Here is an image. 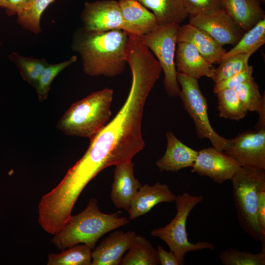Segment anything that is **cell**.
I'll return each mask as SVG.
<instances>
[{
  "instance_id": "6da1fadb",
  "label": "cell",
  "mask_w": 265,
  "mask_h": 265,
  "mask_svg": "<svg viewBox=\"0 0 265 265\" xmlns=\"http://www.w3.org/2000/svg\"><path fill=\"white\" fill-rule=\"evenodd\" d=\"M129 34L121 29L106 31L78 29L72 37V49L78 53L83 71L92 77H115L127 63L126 49Z\"/></svg>"
},
{
  "instance_id": "7a4b0ae2",
  "label": "cell",
  "mask_w": 265,
  "mask_h": 265,
  "mask_svg": "<svg viewBox=\"0 0 265 265\" xmlns=\"http://www.w3.org/2000/svg\"><path fill=\"white\" fill-rule=\"evenodd\" d=\"M126 217L119 213L111 214L101 212L95 198L89 200L86 208L80 213L72 216L69 222L54 235L52 242L59 250H64L83 243L92 250L98 239L106 233L129 222Z\"/></svg>"
},
{
  "instance_id": "3957f363",
  "label": "cell",
  "mask_w": 265,
  "mask_h": 265,
  "mask_svg": "<svg viewBox=\"0 0 265 265\" xmlns=\"http://www.w3.org/2000/svg\"><path fill=\"white\" fill-rule=\"evenodd\" d=\"M112 89L93 92L72 105L61 117L57 128L65 134L90 138L111 115Z\"/></svg>"
},
{
  "instance_id": "277c9868",
  "label": "cell",
  "mask_w": 265,
  "mask_h": 265,
  "mask_svg": "<svg viewBox=\"0 0 265 265\" xmlns=\"http://www.w3.org/2000/svg\"><path fill=\"white\" fill-rule=\"evenodd\" d=\"M237 217L241 228L265 246V234L257 217L258 192L265 186V170L241 168L231 180Z\"/></svg>"
},
{
  "instance_id": "5b68a950",
  "label": "cell",
  "mask_w": 265,
  "mask_h": 265,
  "mask_svg": "<svg viewBox=\"0 0 265 265\" xmlns=\"http://www.w3.org/2000/svg\"><path fill=\"white\" fill-rule=\"evenodd\" d=\"M203 199L202 195H192L186 192L176 196L175 202L177 213L175 217L166 226L155 228L151 232L152 236L160 238L167 244L180 265L185 264V256L188 252L215 248L211 242L202 241L193 243L189 241L187 238V218L190 212Z\"/></svg>"
},
{
  "instance_id": "8992f818",
  "label": "cell",
  "mask_w": 265,
  "mask_h": 265,
  "mask_svg": "<svg viewBox=\"0 0 265 265\" xmlns=\"http://www.w3.org/2000/svg\"><path fill=\"white\" fill-rule=\"evenodd\" d=\"M177 80L181 87L179 97L184 109L194 123L196 133L199 139H208L212 147L224 151L228 147L230 139L219 135L210 122L207 99L200 90L198 80L177 72Z\"/></svg>"
},
{
  "instance_id": "52a82bcc",
  "label": "cell",
  "mask_w": 265,
  "mask_h": 265,
  "mask_svg": "<svg viewBox=\"0 0 265 265\" xmlns=\"http://www.w3.org/2000/svg\"><path fill=\"white\" fill-rule=\"evenodd\" d=\"M179 26L177 23L159 26L153 31L140 37L142 42L156 56L164 73L165 91L171 97L179 96L181 90L175 62Z\"/></svg>"
},
{
  "instance_id": "ba28073f",
  "label": "cell",
  "mask_w": 265,
  "mask_h": 265,
  "mask_svg": "<svg viewBox=\"0 0 265 265\" xmlns=\"http://www.w3.org/2000/svg\"><path fill=\"white\" fill-rule=\"evenodd\" d=\"M81 20L85 28L96 31L121 29L128 34L140 35L124 20L118 1L97 0L85 2L81 14Z\"/></svg>"
},
{
  "instance_id": "9c48e42d",
  "label": "cell",
  "mask_w": 265,
  "mask_h": 265,
  "mask_svg": "<svg viewBox=\"0 0 265 265\" xmlns=\"http://www.w3.org/2000/svg\"><path fill=\"white\" fill-rule=\"evenodd\" d=\"M223 152L242 168L265 170V129L238 133Z\"/></svg>"
},
{
  "instance_id": "30bf717a",
  "label": "cell",
  "mask_w": 265,
  "mask_h": 265,
  "mask_svg": "<svg viewBox=\"0 0 265 265\" xmlns=\"http://www.w3.org/2000/svg\"><path fill=\"white\" fill-rule=\"evenodd\" d=\"M191 171L222 184L231 180L242 168L233 158L213 147L198 151Z\"/></svg>"
},
{
  "instance_id": "8fae6325",
  "label": "cell",
  "mask_w": 265,
  "mask_h": 265,
  "mask_svg": "<svg viewBox=\"0 0 265 265\" xmlns=\"http://www.w3.org/2000/svg\"><path fill=\"white\" fill-rule=\"evenodd\" d=\"M189 16V23L204 31L222 46L235 45L244 34L223 9L209 14Z\"/></svg>"
},
{
  "instance_id": "7c38bea8",
  "label": "cell",
  "mask_w": 265,
  "mask_h": 265,
  "mask_svg": "<svg viewBox=\"0 0 265 265\" xmlns=\"http://www.w3.org/2000/svg\"><path fill=\"white\" fill-rule=\"evenodd\" d=\"M136 233L115 231L105 238L92 252V265H120L122 256L132 245Z\"/></svg>"
},
{
  "instance_id": "4fadbf2b",
  "label": "cell",
  "mask_w": 265,
  "mask_h": 265,
  "mask_svg": "<svg viewBox=\"0 0 265 265\" xmlns=\"http://www.w3.org/2000/svg\"><path fill=\"white\" fill-rule=\"evenodd\" d=\"M134 164L132 160L115 166L111 186L110 199L118 209L128 211L141 184L134 175Z\"/></svg>"
},
{
  "instance_id": "5bb4252c",
  "label": "cell",
  "mask_w": 265,
  "mask_h": 265,
  "mask_svg": "<svg viewBox=\"0 0 265 265\" xmlns=\"http://www.w3.org/2000/svg\"><path fill=\"white\" fill-rule=\"evenodd\" d=\"M176 198V195L165 184L157 182L153 186H141L128 211L129 219L133 220L145 214L159 203L175 201Z\"/></svg>"
},
{
  "instance_id": "9a60e30c",
  "label": "cell",
  "mask_w": 265,
  "mask_h": 265,
  "mask_svg": "<svg viewBox=\"0 0 265 265\" xmlns=\"http://www.w3.org/2000/svg\"><path fill=\"white\" fill-rule=\"evenodd\" d=\"M167 147L163 156L156 163L160 172H176L187 167H192L198 151L187 146L171 131L166 133Z\"/></svg>"
},
{
  "instance_id": "2e32d148",
  "label": "cell",
  "mask_w": 265,
  "mask_h": 265,
  "mask_svg": "<svg viewBox=\"0 0 265 265\" xmlns=\"http://www.w3.org/2000/svg\"><path fill=\"white\" fill-rule=\"evenodd\" d=\"M175 62L177 72L197 80L205 76H213L214 67L200 54L191 44L185 42H177Z\"/></svg>"
},
{
  "instance_id": "e0dca14e",
  "label": "cell",
  "mask_w": 265,
  "mask_h": 265,
  "mask_svg": "<svg viewBox=\"0 0 265 265\" xmlns=\"http://www.w3.org/2000/svg\"><path fill=\"white\" fill-rule=\"evenodd\" d=\"M192 44L209 62H220L226 52L223 46L201 29L190 23L179 26L177 42Z\"/></svg>"
},
{
  "instance_id": "ac0fdd59",
  "label": "cell",
  "mask_w": 265,
  "mask_h": 265,
  "mask_svg": "<svg viewBox=\"0 0 265 265\" xmlns=\"http://www.w3.org/2000/svg\"><path fill=\"white\" fill-rule=\"evenodd\" d=\"M222 7L244 33L265 18L258 0H223Z\"/></svg>"
},
{
  "instance_id": "d6986e66",
  "label": "cell",
  "mask_w": 265,
  "mask_h": 265,
  "mask_svg": "<svg viewBox=\"0 0 265 265\" xmlns=\"http://www.w3.org/2000/svg\"><path fill=\"white\" fill-rule=\"evenodd\" d=\"M118 2L124 20L138 32L140 37L159 26L153 13L136 0H118Z\"/></svg>"
},
{
  "instance_id": "ffe728a7",
  "label": "cell",
  "mask_w": 265,
  "mask_h": 265,
  "mask_svg": "<svg viewBox=\"0 0 265 265\" xmlns=\"http://www.w3.org/2000/svg\"><path fill=\"white\" fill-rule=\"evenodd\" d=\"M151 10L159 26L180 24L188 16L183 0H136Z\"/></svg>"
},
{
  "instance_id": "44dd1931",
  "label": "cell",
  "mask_w": 265,
  "mask_h": 265,
  "mask_svg": "<svg viewBox=\"0 0 265 265\" xmlns=\"http://www.w3.org/2000/svg\"><path fill=\"white\" fill-rule=\"evenodd\" d=\"M159 264L156 251L146 238L136 235L128 250L122 258L121 265H157Z\"/></svg>"
},
{
  "instance_id": "7402d4cb",
  "label": "cell",
  "mask_w": 265,
  "mask_h": 265,
  "mask_svg": "<svg viewBox=\"0 0 265 265\" xmlns=\"http://www.w3.org/2000/svg\"><path fill=\"white\" fill-rule=\"evenodd\" d=\"M265 43V18L244 33L238 42L225 53L222 59L238 53H254Z\"/></svg>"
},
{
  "instance_id": "603a6c76",
  "label": "cell",
  "mask_w": 265,
  "mask_h": 265,
  "mask_svg": "<svg viewBox=\"0 0 265 265\" xmlns=\"http://www.w3.org/2000/svg\"><path fill=\"white\" fill-rule=\"evenodd\" d=\"M92 249L86 244H76L58 254L48 255V265H91Z\"/></svg>"
},
{
  "instance_id": "cb8c5ba5",
  "label": "cell",
  "mask_w": 265,
  "mask_h": 265,
  "mask_svg": "<svg viewBox=\"0 0 265 265\" xmlns=\"http://www.w3.org/2000/svg\"><path fill=\"white\" fill-rule=\"evenodd\" d=\"M54 0H29L25 8L17 16V22L24 29L34 34L41 31L42 15Z\"/></svg>"
},
{
  "instance_id": "d4e9b609",
  "label": "cell",
  "mask_w": 265,
  "mask_h": 265,
  "mask_svg": "<svg viewBox=\"0 0 265 265\" xmlns=\"http://www.w3.org/2000/svg\"><path fill=\"white\" fill-rule=\"evenodd\" d=\"M220 117L236 121L243 119L248 111L239 99L234 89H226L216 94Z\"/></svg>"
},
{
  "instance_id": "484cf974",
  "label": "cell",
  "mask_w": 265,
  "mask_h": 265,
  "mask_svg": "<svg viewBox=\"0 0 265 265\" xmlns=\"http://www.w3.org/2000/svg\"><path fill=\"white\" fill-rule=\"evenodd\" d=\"M9 58L17 67L23 80L34 88L42 71L49 64L45 58L24 56L17 53L11 54Z\"/></svg>"
},
{
  "instance_id": "4316f807",
  "label": "cell",
  "mask_w": 265,
  "mask_h": 265,
  "mask_svg": "<svg viewBox=\"0 0 265 265\" xmlns=\"http://www.w3.org/2000/svg\"><path fill=\"white\" fill-rule=\"evenodd\" d=\"M253 53H238L222 59L220 65L214 68L212 81L215 83L218 82L247 68L249 59Z\"/></svg>"
},
{
  "instance_id": "83f0119b",
  "label": "cell",
  "mask_w": 265,
  "mask_h": 265,
  "mask_svg": "<svg viewBox=\"0 0 265 265\" xmlns=\"http://www.w3.org/2000/svg\"><path fill=\"white\" fill-rule=\"evenodd\" d=\"M77 58V56L74 55L64 61L47 65L42 71L35 88L40 102L47 98L51 85L57 76L66 68L75 63Z\"/></svg>"
},
{
  "instance_id": "f1b7e54d",
  "label": "cell",
  "mask_w": 265,
  "mask_h": 265,
  "mask_svg": "<svg viewBox=\"0 0 265 265\" xmlns=\"http://www.w3.org/2000/svg\"><path fill=\"white\" fill-rule=\"evenodd\" d=\"M234 89L248 111L258 112L265 102V93L261 94L259 85L254 79L237 85Z\"/></svg>"
},
{
  "instance_id": "f546056e",
  "label": "cell",
  "mask_w": 265,
  "mask_h": 265,
  "mask_svg": "<svg viewBox=\"0 0 265 265\" xmlns=\"http://www.w3.org/2000/svg\"><path fill=\"white\" fill-rule=\"evenodd\" d=\"M219 258L224 265H265V246L257 254L229 248L222 251Z\"/></svg>"
},
{
  "instance_id": "4dcf8cb0",
  "label": "cell",
  "mask_w": 265,
  "mask_h": 265,
  "mask_svg": "<svg viewBox=\"0 0 265 265\" xmlns=\"http://www.w3.org/2000/svg\"><path fill=\"white\" fill-rule=\"evenodd\" d=\"M189 15L209 14L223 9V0H183Z\"/></svg>"
},
{
  "instance_id": "1f68e13d",
  "label": "cell",
  "mask_w": 265,
  "mask_h": 265,
  "mask_svg": "<svg viewBox=\"0 0 265 265\" xmlns=\"http://www.w3.org/2000/svg\"><path fill=\"white\" fill-rule=\"evenodd\" d=\"M253 67L249 65L244 70L236 74L225 80L215 83L213 88V92H218L226 89H234L237 85L250 80L253 79Z\"/></svg>"
},
{
  "instance_id": "d6a6232c",
  "label": "cell",
  "mask_w": 265,
  "mask_h": 265,
  "mask_svg": "<svg viewBox=\"0 0 265 265\" xmlns=\"http://www.w3.org/2000/svg\"><path fill=\"white\" fill-rule=\"evenodd\" d=\"M257 213L261 229L265 234V186L258 192Z\"/></svg>"
},
{
  "instance_id": "836d02e7",
  "label": "cell",
  "mask_w": 265,
  "mask_h": 265,
  "mask_svg": "<svg viewBox=\"0 0 265 265\" xmlns=\"http://www.w3.org/2000/svg\"><path fill=\"white\" fill-rule=\"evenodd\" d=\"M157 251L160 265H179L177 257L172 251H167L161 246L158 247Z\"/></svg>"
},
{
  "instance_id": "e575fe53",
  "label": "cell",
  "mask_w": 265,
  "mask_h": 265,
  "mask_svg": "<svg viewBox=\"0 0 265 265\" xmlns=\"http://www.w3.org/2000/svg\"><path fill=\"white\" fill-rule=\"evenodd\" d=\"M7 8V14L9 16L17 15L26 6L29 0H6Z\"/></svg>"
},
{
  "instance_id": "d590c367",
  "label": "cell",
  "mask_w": 265,
  "mask_h": 265,
  "mask_svg": "<svg viewBox=\"0 0 265 265\" xmlns=\"http://www.w3.org/2000/svg\"><path fill=\"white\" fill-rule=\"evenodd\" d=\"M258 113L259 114V117L255 126V130L265 129V102L263 103Z\"/></svg>"
},
{
  "instance_id": "8d00e7d4",
  "label": "cell",
  "mask_w": 265,
  "mask_h": 265,
  "mask_svg": "<svg viewBox=\"0 0 265 265\" xmlns=\"http://www.w3.org/2000/svg\"><path fill=\"white\" fill-rule=\"evenodd\" d=\"M7 6V3L6 0H0V8H3L6 9Z\"/></svg>"
},
{
  "instance_id": "74e56055",
  "label": "cell",
  "mask_w": 265,
  "mask_h": 265,
  "mask_svg": "<svg viewBox=\"0 0 265 265\" xmlns=\"http://www.w3.org/2000/svg\"><path fill=\"white\" fill-rule=\"evenodd\" d=\"M260 0V1H263V2H264V1H265L264 0Z\"/></svg>"
},
{
  "instance_id": "f35d334b",
  "label": "cell",
  "mask_w": 265,
  "mask_h": 265,
  "mask_svg": "<svg viewBox=\"0 0 265 265\" xmlns=\"http://www.w3.org/2000/svg\"><path fill=\"white\" fill-rule=\"evenodd\" d=\"M264 0L265 1V0Z\"/></svg>"
},
{
  "instance_id": "ab89813d",
  "label": "cell",
  "mask_w": 265,
  "mask_h": 265,
  "mask_svg": "<svg viewBox=\"0 0 265 265\" xmlns=\"http://www.w3.org/2000/svg\"></svg>"
}]
</instances>
